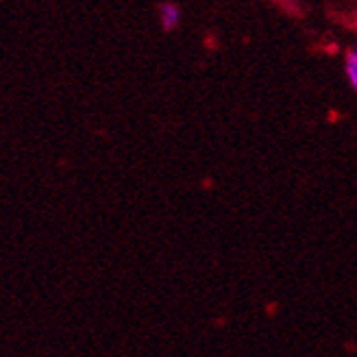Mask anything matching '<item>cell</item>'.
Returning a JSON list of instances; mask_svg holds the SVG:
<instances>
[{
  "instance_id": "cell-1",
  "label": "cell",
  "mask_w": 357,
  "mask_h": 357,
  "mask_svg": "<svg viewBox=\"0 0 357 357\" xmlns=\"http://www.w3.org/2000/svg\"><path fill=\"white\" fill-rule=\"evenodd\" d=\"M159 17H162V26L166 31H170V29H174L178 24L181 11H178V7L172 5V3H164V5H159Z\"/></svg>"
},
{
  "instance_id": "cell-2",
  "label": "cell",
  "mask_w": 357,
  "mask_h": 357,
  "mask_svg": "<svg viewBox=\"0 0 357 357\" xmlns=\"http://www.w3.org/2000/svg\"><path fill=\"white\" fill-rule=\"evenodd\" d=\"M347 75H349V81L357 92V52L355 50H351L347 55Z\"/></svg>"
},
{
  "instance_id": "cell-3",
  "label": "cell",
  "mask_w": 357,
  "mask_h": 357,
  "mask_svg": "<svg viewBox=\"0 0 357 357\" xmlns=\"http://www.w3.org/2000/svg\"><path fill=\"white\" fill-rule=\"evenodd\" d=\"M353 50H355V52H357V46H355V48H353Z\"/></svg>"
}]
</instances>
